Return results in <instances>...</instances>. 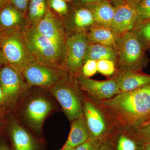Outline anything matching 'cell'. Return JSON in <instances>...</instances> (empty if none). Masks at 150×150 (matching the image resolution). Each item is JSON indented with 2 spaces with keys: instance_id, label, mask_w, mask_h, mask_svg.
<instances>
[{
  "instance_id": "484cf974",
  "label": "cell",
  "mask_w": 150,
  "mask_h": 150,
  "mask_svg": "<svg viewBox=\"0 0 150 150\" xmlns=\"http://www.w3.org/2000/svg\"><path fill=\"white\" fill-rule=\"evenodd\" d=\"M133 6L138 14V23L150 19V0H140Z\"/></svg>"
},
{
  "instance_id": "b9f144b4",
  "label": "cell",
  "mask_w": 150,
  "mask_h": 150,
  "mask_svg": "<svg viewBox=\"0 0 150 150\" xmlns=\"http://www.w3.org/2000/svg\"><path fill=\"white\" fill-rule=\"evenodd\" d=\"M64 1H65L67 2H73L74 0H64Z\"/></svg>"
},
{
  "instance_id": "f1b7e54d",
  "label": "cell",
  "mask_w": 150,
  "mask_h": 150,
  "mask_svg": "<svg viewBox=\"0 0 150 150\" xmlns=\"http://www.w3.org/2000/svg\"><path fill=\"white\" fill-rule=\"evenodd\" d=\"M133 131L144 143L150 144V124H143Z\"/></svg>"
},
{
  "instance_id": "5bb4252c",
  "label": "cell",
  "mask_w": 150,
  "mask_h": 150,
  "mask_svg": "<svg viewBox=\"0 0 150 150\" xmlns=\"http://www.w3.org/2000/svg\"><path fill=\"white\" fill-rule=\"evenodd\" d=\"M83 115L89 132V139H103L107 136L108 128L100 110L91 102L85 103Z\"/></svg>"
},
{
  "instance_id": "ffe728a7",
  "label": "cell",
  "mask_w": 150,
  "mask_h": 150,
  "mask_svg": "<svg viewBox=\"0 0 150 150\" xmlns=\"http://www.w3.org/2000/svg\"><path fill=\"white\" fill-rule=\"evenodd\" d=\"M87 8L90 9L93 14L95 24L110 28L115 7L108 0H103L100 2Z\"/></svg>"
},
{
  "instance_id": "2e32d148",
  "label": "cell",
  "mask_w": 150,
  "mask_h": 150,
  "mask_svg": "<svg viewBox=\"0 0 150 150\" xmlns=\"http://www.w3.org/2000/svg\"><path fill=\"white\" fill-rule=\"evenodd\" d=\"M29 25L26 17L10 3L0 8V30H23Z\"/></svg>"
},
{
  "instance_id": "9a60e30c",
  "label": "cell",
  "mask_w": 150,
  "mask_h": 150,
  "mask_svg": "<svg viewBox=\"0 0 150 150\" xmlns=\"http://www.w3.org/2000/svg\"><path fill=\"white\" fill-rule=\"evenodd\" d=\"M112 79L121 93L132 91L150 84V75L139 71H120Z\"/></svg>"
},
{
  "instance_id": "52a82bcc",
  "label": "cell",
  "mask_w": 150,
  "mask_h": 150,
  "mask_svg": "<svg viewBox=\"0 0 150 150\" xmlns=\"http://www.w3.org/2000/svg\"><path fill=\"white\" fill-rule=\"evenodd\" d=\"M67 72L62 67L34 61L24 69L22 74L28 85L51 88L67 74Z\"/></svg>"
},
{
  "instance_id": "5b68a950",
  "label": "cell",
  "mask_w": 150,
  "mask_h": 150,
  "mask_svg": "<svg viewBox=\"0 0 150 150\" xmlns=\"http://www.w3.org/2000/svg\"><path fill=\"white\" fill-rule=\"evenodd\" d=\"M73 83L67 73L50 88V92L59 101L70 121H74L83 116V107Z\"/></svg>"
},
{
  "instance_id": "4fadbf2b",
  "label": "cell",
  "mask_w": 150,
  "mask_h": 150,
  "mask_svg": "<svg viewBox=\"0 0 150 150\" xmlns=\"http://www.w3.org/2000/svg\"><path fill=\"white\" fill-rule=\"evenodd\" d=\"M62 20L67 33L87 31L95 24L93 14L86 7L73 6Z\"/></svg>"
},
{
  "instance_id": "ba28073f",
  "label": "cell",
  "mask_w": 150,
  "mask_h": 150,
  "mask_svg": "<svg viewBox=\"0 0 150 150\" xmlns=\"http://www.w3.org/2000/svg\"><path fill=\"white\" fill-rule=\"evenodd\" d=\"M34 27L54 43L64 59L67 33L62 19L48 8L45 16Z\"/></svg>"
},
{
  "instance_id": "d590c367",
  "label": "cell",
  "mask_w": 150,
  "mask_h": 150,
  "mask_svg": "<svg viewBox=\"0 0 150 150\" xmlns=\"http://www.w3.org/2000/svg\"><path fill=\"white\" fill-rule=\"evenodd\" d=\"M10 3L9 0H0V8Z\"/></svg>"
},
{
  "instance_id": "74e56055",
  "label": "cell",
  "mask_w": 150,
  "mask_h": 150,
  "mask_svg": "<svg viewBox=\"0 0 150 150\" xmlns=\"http://www.w3.org/2000/svg\"><path fill=\"white\" fill-rule=\"evenodd\" d=\"M4 95H3V91H2L1 88L0 87V105L4 103Z\"/></svg>"
},
{
  "instance_id": "d6986e66",
  "label": "cell",
  "mask_w": 150,
  "mask_h": 150,
  "mask_svg": "<svg viewBox=\"0 0 150 150\" xmlns=\"http://www.w3.org/2000/svg\"><path fill=\"white\" fill-rule=\"evenodd\" d=\"M89 43H97L114 48L117 36L110 28L95 24L86 31Z\"/></svg>"
},
{
  "instance_id": "277c9868",
  "label": "cell",
  "mask_w": 150,
  "mask_h": 150,
  "mask_svg": "<svg viewBox=\"0 0 150 150\" xmlns=\"http://www.w3.org/2000/svg\"><path fill=\"white\" fill-rule=\"evenodd\" d=\"M23 33L35 61L64 68V58L61 52L51 40L38 32L34 26L28 25Z\"/></svg>"
},
{
  "instance_id": "d4e9b609",
  "label": "cell",
  "mask_w": 150,
  "mask_h": 150,
  "mask_svg": "<svg viewBox=\"0 0 150 150\" xmlns=\"http://www.w3.org/2000/svg\"><path fill=\"white\" fill-rule=\"evenodd\" d=\"M48 7L61 19L67 16L69 8L67 2L64 0H47Z\"/></svg>"
},
{
  "instance_id": "7bdbcfd3",
  "label": "cell",
  "mask_w": 150,
  "mask_h": 150,
  "mask_svg": "<svg viewBox=\"0 0 150 150\" xmlns=\"http://www.w3.org/2000/svg\"><path fill=\"white\" fill-rule=\"evenodd\" d=\"M144 124H150V119H149V121H147V122H146V123H144Z\"/></svg>"
},
{
  "instance_id": "8fae6325",
  "label": "cell",
  "mask_w": 150,
  "mask_h": 150,
  "mask_svg": "<svg viewBox=\"0 0 150 150\" xmlns=\"http://www.w3.org/2000/svg\"><path fill=\"white\" fill-rule=\"evenodd\" d=\"M115 7L110 28L118 37L133 30L139 21L137 11L134 6L124 2Z\"/></svg>"
},
{
  "instance_id": "836d02e7",
  "label": "cell",
  "mask_w": 150,
  "mask_h": 150,
  "mask_svg": "<svg viewBox=\"0 0 150 150\" xmlns=\"http://www.w3.org/2000/svg\"><path fill=\"white\" fill-rule=\"evenodd\" d=\"M0 150H11L6 142L2 139H0Z\"/></svg>"
},
{
  "instance_id": "7402d4cb",
  "label": "cell",
  "mask_w": 150,
  "mask_h": 150,
  "mask_svg": "<svg viewBox=\"0 0 150 150\" xmlns=\"http://www.w3.org/2000/svg\"><path fill=\"white\" fill-rule=\"evenodd\" d=\"M112 142L114 150H143L144 144L133 130L128 134H118Z\"/></svg>"
},
{
  "instance_id": "ab89813d",
  "label": "cell",
  "mask_w": 150,
  "mask_h": 150,
  "mask_svg": "<svg viewBox=\"0 0 150 150\" xmlns=\"http://www.w3.org/2000/svg\"><path fill=\"white\" fill-rule=\"evenodd\" d=\"M143 150H150V144H144Z\"/></svg>"
},
{
  "instance_id": "d6a6232c",
  "label": "cell",
  "mask_w": 150,
  "mask_h": 150,
  "mask_svg": "<svg viewBox=\"0 0 150 150\" xmlns=\"http://www.w3.org/2000/svg\"><path fill=\"white\" fill-rule=\"evenodd\" d=\"M98 150H114L111 138L108 137L105 138Z\"/></svg>"
},
{
  "instance_id": "30bf717a",
  "label": "cell",
  "mask_w": 150,
  "mask_h": 150,
  "mask_svg": "<svg viewBox=\"0 0 150 150\" xmlns=\"http://www.w3.org/2000/svg\"><path fill=\"white\" fill-rule=\"evenodd\" d=\"M0 70V87L4 95V103L13 102L26 88L22 73L8 65Z\"/></svg>"
},
{
  "instance_id": "4316f807",
  "label": "cell",
  "mask_w": 150,
  "mask_h": 150,
  "mask_svg": "<svg viewBox=\"0 0 150 150\" xmlns=\"http://www.w3.org/2000/svg\"><path fill=\"white\" fill-rule=\"evenodd\" d=\"M116 64L109 60H102L97 62L98 71L103 75L110 76L114 74L115 71Z\"/></svg>"
},
{
  "instance_id": "e575fe53",
  "label": "cell",
  "mask_w": 150,
  "mask_h": 150,
  "mask_svg": "<svg viewBox=\"0 0 150 150\" xmlns=\"http://www.w3.org/2000/svg\"><path fill=\"white\" fill-rule=\"evenodd\" d=\"M111 1L114 7L120 5L126 2L125 0H111Z\"/></svg>"
},
{
  "instance_id": "3957f363",
  "label": "cell",
  "mask_w": 150,
  "mask_h": 150,
  "mask_svg": "<svg viewBox=\"0 0 150 150\" xmlns=\"http://www.w3.org/2000/svg\"><path fill=\"white\" fill-rule=\"evenodd\" d=\"M114 49L120 71L141 72L146 63V48L133 30L116 38Z\"/></svg>"
},
{
  "instance_id": "7a4b0ae2",
  "label": "cell",
  "mask_w": 150,
  "mask_h": 150,
  "mask_svg": "<svg viewBox=\"0 0 150 150\" xmlns=\"http://www.w3.org/2000/svg\"><path fill=\"white\" fill-rule=\"evenodd\" d=\"M23 30L3 31L0 39V50L4 64L21 73L28 65L35 61Z\"/></svg>"
},
{
  "instance_id": "ac0fdd59",
  "label": "cell",
  "mask_w": 150,
  "mask_h": 150,
  "mask_svg": "<svg viewBox=\"0 0 150 150\" xmlns=\"http://www.w3.org/2000/svg\"><path fill=\"white\" fill-rule=\"evenodd\" d=\"M89 138V132L83 115L73 121L69 137L63 148L76 149Z\"/></svg>"
},
{
  "instance_id": "60d3db41",
  "label": "cell",
  "mask_w": 150,
  "mask_h": 150,
  "mask_svg": "<svg viewBox=\"0 0 150 150\" xmlns=\"http://www.w3.org/2000/svg\"><path fill=\"white\" fill-rule=\"evenodd\" d=\"M59 150H76V149L71 148V149H68V148H63Z\"/></svg>"
},
{
  "instance_id": "1f68e13d",
  "label": "cell",
  "mask_w": 150,
  "mask_h": 150,
  "mask_svg": "<svg viewBox=\"0 0 150 150\" xmlns=\"http://www.w3.org/2000/svg\"><path fill=\"white\" fill-rule=\"evenodd\" d=\"M103 0H74L73 2V6L87 7L93 5L100 2Z\"/></svg>"
},
{
  "instance_id": "4dcf8cb0",
  "label": "cell",
  "mask_w": 150,
  "mask_h": 150,
  "mask_svg": "<svg viewBox=\"0 0 150 150\" xmlns=\"http://www.w3.org/2000/svg\"><path fill=\"white\" fill-rule=\"evenodd\" d=\"M30 0H9L10 3L26 17Z\"/></svg>"
},
{
  "instance_id": "603a6c76",
  "label": "cell",
  "mask_w": 150,
  "mask_h": 150,
  "mask_svg": "<svg viewBox=\"0 0 150 150\" xmlns=\"http://www.w3.org/2000/svg\"><path fill=\"white\" fill-rule=\"evenodd\" d=\"M48 8L47 0H30L26 15L28 25L35 26L45 16Z\"/></svg>"
},
{
  "instance_id": "44dd1931",
  "label": "cell",
  "mask_w": 150,
  "mask_h": 150,
  "mask_svg": "<svg viewBox=\"0 0 150 150\" xmlns=\"http://www.w3.org/2000/svg\"><path fill=\"white\" fill-rule=\"evenodd\" d=\"M89 60H94L96 62L102 60H111L116 64L117 56L115 50L112 47L89 43L84 63Z\"/></svg>"
},
{
  "instance_id": "9c48e42d",
  "label": "cell",
  "mask_w": 150,
  "mask_h": 150,
  "mask_svg": "<svg viewBox=\"0 0 150 150\" xmlns=\"http://www.w3.org/2000/svg\"><path fill=\"white\" fill-rule=\"evenodd\" d=\"M75 76L77 85L98 100H107L121 93L118 85L112 78L108 80L99 81L86 77L81 74Z\"/></svg>"
},
{
  "instance_id": "cb8c5ba5",
  "label": "cell",
  "mask_w": 150,
  "mask_h": 150,
  "mask_svg": "<svg viewBox=\"0 0 150 150\" xmlns=\"http://www.w3.org/2000/svg\"><path fill=\"white\" fill-rule=\"evenodd\" d=\"M133 31L139 38L146 50L150 48V19L137 23Z\"/></svg>"
},
{
  "instance_id": "f546056e",
  "label": "cell",
  "mask_w": 150,
  "mask_h": 150,
  "mask_svg": "<svg viewBox=\"0 0 150 150\" xmlns=\"http://www.w3.org/2000/svg\"><path fill=\"white\" fill-rule=\"evenodd\" d=\"M103 139H89L87 141L78 146L75 149L76 150H98Z\"/></svg>"
},
{
  "instance_id": "8d00e7d4",
  "label": "cell",
  "mask_w": 150,
  "mask_h": 150,
  "mask_svg": "<svg viewBox=\"0 0 150 150\" xmlns=\"http://www.w3.org/2000/svg\"><path fill=\"white\" fill-rule=\"evenodd\" d=\"M140 1V0H125V1L126 2L129 3L131 5L134 6V5L137 4V3H138Z\"/></svg>"
},
{
  "instance_id": "6da1fadb",
  "label": "cell",
  "mask_w": 150,
  "mask_h": 150,
  "mask_svg": "<svg viewBox=\"0 0 150 150\" xmlns=\"http://www.w3.org/2000/svg\"><path fill=\"white\" fill-rule=\"evenodd\" d=\"M105 109L132 130L150 119V84L102 101Z\"/></svg>"
},
{
  "instance_id": "83f0119b",
  "label": "cell",
  "mask_w": 150,
  "mask_h": 150,
  "mask_svg": "<svg viewBox=\"0 0 150 150\" xmlns=\"http://www.w3.org/2000/svg\"><path fill=\"white\" fill-rule=\"evenodd\" d=\"M81 71V74L86 77H90L98 71L97 62L94 60H87L83 65Z\"/></svg>"
},
{
  "instance_id": "f35d334b",
  "label": "cell",
  "mask_w": 150,
  "mask_h": 150,
  "mask_svg": "<svg viewBox=\"0 0 150 150\" xmlns=\"http://www.w3.org/2000/svg\"><path fill=\"white\" fill-rule=\"evenodd\" d=\"M3 64H4V59L2 55L1 52L0 50V70H1L2 65Z\"/></svg>"
},
{
  "instance_id": "e0dca14e",
  "label": "cell",
  "mask_w": 150,
  "mask_h": 150,
  "mask_svg": "<svg viewBox=\"0 0 150 150\" xmlns=\"http://www.w3.org/2000/svg\"><path fill=\"white\" fill-rule=\"evenodd\" d=\"M9 137L12 150H40L37 140L18 123L11 126Z\"/></svg>"
},
{
  "instance_id": "8992f818",
  "label": "cell",
  "mask_w": 150,
  "mask_h": 150,
  "mask_svg": "<svg viewBox=\"0 0 150 150\" xmlns=\"http://www.w3.org/2000/svg\"><path fill=\"white\" fill-rule=\"evenodd\" d=\"M89 44L86 31L67 33L63 67L71 74L79 73Z\"/></svg>"
},
{
  "instance_id": "7c38bea8",
  "label": "cell",
  "mask_w": 150,
  "mask_h": 150,
  "mask_svg": "<svg viewBox=\"0 0 150 150\" xmlns=\"http://www.w3.org/2000/svg\"><path fill=\"white\" fill-rule=\"evenodd\" d=\"M53 108L52 103L47 98L41 96L35 98L28 103L25 109V120L31 128L39 131Z\"/></svg>"
},
{
  "instance_id": "ee69618b",
  "label": "cell",
  "mask_w": 150,
  "mask_h": 150,
  "mask_svg": "<svg viewBox=\"0 0 150 150\" xmlns=\"http://www.w3.org/2000/svg\"><path fill=\"white\" fill-rule=\"evenodd\" d=\"M2 33V31L0 30V39H1V37Z\"/></svg>"
}]
</instances>
